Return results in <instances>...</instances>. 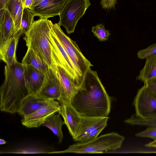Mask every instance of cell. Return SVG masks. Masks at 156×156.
I'll list each match as a JSON object with an SVG mask.
<instances>
[{
    "instance_id": "cell-1",
    "label": "cell",
    "mask_w": 156,
    "mask_h": 156,
    "mask_svg": "<svg viewBox=\"0 0 156 156\" xmlns=\"http://www.w3.org/2000/svg\"><path fill=\"white\" fill-rule=\"evenodd\" d=\"M70 103L81 116L108 117L111 98L96 71L89 69L81 84L76 89Z\"/></svg>"
},
{
    "instance_id": "cell-2",
    "label": "cell",
    "mask_w": 156,
    "mask_h": 156,
    "mask_svg": "<svg viewBox=\"0 0 156 156\" xmlns=\"http://www.w3.org/2000/svg\"><path fill=\"white\" fill-rule=\"evenodd\" d=\"M5 80L0 88V110L14 113L18 111L23 99L29 94L24 76V65L18 61L6 65Z\"/></svg>"
},
{
    "instance_id": "cell-3",
    "label": "cell",
    "mask_w": 156,
    "mask_h": 156,
    "mask_svg": "<svg viewBox=\"0 0 156 156\" xmlns=\"http://www.w3.org/2000/svg\"><path fill=\"white\" fill-rule=\"evenodd\" d=\"M53 23L47 18H40L34 22L23 39L28 49L34 51L47 65L57 72L51 57L50 32Z\"/></svg>"
},
{
    "instance_id": "cell-4",
    "label": "cell",
    "mask_w": 156,
    "mask_h": 156,
    "mask_svg": "<svg viewBox=\"0 0 156 156\" xmlns=\"http://www.w3.org/2000/svg\"><path fill=\"white\" fill-rule=\"evenodd\" d=\"M124 139L123 136L112 132L101 135L90 142L78 143L70 146L64 150L50 153H103L104 151H115L120 148Z\"/></svg>"
},
{
    "instance_id": "cell-5",
    "label": "cell",
    "mask_w": 156,
    "mask_h": 156,
    "mask_svg": "<svg viewBox=\"0 0 156 156\" xmlns=\"http://www.w3.org/2000/svg\"><path fill=\"white\" fill-rule=\"evenodd\" d=\"M58 23L52 25V30L83 80L86 73L93 66L83 54L75 41L67 36Z\"/></svg>"
},
{
    "instance_id": "cell-6",
    "label": "cell",
    "mask_w": 156,
    "mask_h": 156,
    "mask_svg": "<svg viewBox=\"0 0 156 156\" xmlns=\"http://www.w3.org/2000/svg\"><path fill=\"white\" fill-rule=\"evenodd\" d=\"M91 5L90 0H68L59 15L58 22L68 34L74 32L78 21Z\"/></svg>"
},
{
    "instance_id": "cell-7",
    "label": "cell",
    "mask_w": 156,
    "mask_h": 156,
    "mask_svg": "<svg viewBox=\"0 0 156 156\" xmlns=\"http://www.w3.org/2000/svg\"><path fill=\"white\" fill-rule=\"evenodd\" d=\"M51 57L54 65L62 67L73 80L76 88L83 80L62 46L51 29L50 35Z\"/></svg>"
},
{
    "instance_id": "cell-8",
    "label": "cell",
    "mask_w": 156,
    "mask_h": 156,
    "mask_svg": "<svg viewBox=\"0 0 156 156\" xmlns=\"http://www.w3.org/2000/svg\"><path fill=\"white\" fill-rule=\"evenodd\" d=\"M133 104L136 117L144 119L156 117V99L145 84L138 90Z\"/></svg>"
},
{
    "instance_id": "cell-9",
    "label": "cell",
    "mask_w": 156,
    "mask_h": 156,
    "mask_svg": "<svg viewBox=\"0 0 156 156\" xmlns=\"http://www.w3.org/2000/svg\"><path fill=\"white\" fill-rule=\"evenodd\" d=\"M61 92V85L58 72L48 68L45 73L44 81L37 95L48 100L58 101Z\"/></svg>"
},
{
    "instance_id": "cell-10",
    "label": "cell",
    "mask_w": 156,
    "mask_h": 156,
    "mask_svg": "<svg viewBox=\"0 0 156 156\" xmlns=\"http://www.w3.org/2000/svg\"><path fill=\"white\" fill-rule=\"evenodd\" d=\"M68 0H34L30 9L35 16L48 18L59 15Z\"/></svg>"
},
{
    "instance_id": "cell-11",
    "label": "cell",
    "mask_w": 156,
    "mask_h": 156,
    "mask_svg": "<svg viewBox=\"0 0 156 156\" xmlns=\"http://www.w3.org/2000/svg\"><path fill=\"white\" fill-rule=\"evenodd\" d=\"M60 107L58 102L53 101L34 113L23 118L22 124L28 128L39 127L48 117L58 112Z\"/></svg>"
},
{
    "instance_id": "cell-12",
    "label": "cell",
    "mask_w": 156,
    "mask_h": 156,
    "mask_svg": "<svg viewBox=\"0 0 156 156\" xmlns=\"http://www.w3.org/2000/svg\"><path fill=\"white\" fill-rule=\"evenodd\" d=\"M58 112L63 117L69 132L73 139L78 130L81 115L71 103L61 104Z\"/></svg>"
},
{
    "instance_id": "cell-13",
    "label": "cell",
    "mask_w": 156,
    "mask_h": 156,
    "mask_svg": "<svg viewBox=\"0 0 156 156\" xmlns=\"http://www.w3.org/2000/svg\"><path fill=\"white\" fill-rule=\"evenodd\" d=\"M24 76L29 94L37 95L44 81L45 73L32 66L24 65Z\"/></svg>"
},
{
    "instance_id": "cell-14",
    "label": "cell",
    "mask_w": 156,
    "mask_h": 156,
    "mask_svg": "<svg viewBox=\"0 0 156 156\" xmlns=\"http://www.w3.org/2000/svg\"><path fill=\"white\" fill-rule=\"evenodd\" d=\"M61 85V95L58 100L61 104L70 103L76 87L70 76L61 66H56Z\"/></svg>"
},
{
    "instance_id": "cell-15",
    "label": "cell",
    "mask_w": 156,
    "mask_h": 156,
    "mask_svg": "<svg viewBox=\"0 0 156 156\" xmlns=\"http://www.w3.org/2000/svg\"><path fill=\"white\" fill-rule=\"evenodd\" d=\"M53 101L40 97L37 95L29 94L22 100L17 112L23 118L31 114Z\"/></svg>"
},
{
    "instance_id": "cell-16",
    "label": "cell",
    "mask_w": 156,
    "mask_h": 156,
    "mask_svg": "<svg viewBox=\"0 0 156 156\" xmlns=\"http://www.w3.org/2000/svg\"><path fill=\"white\" fill-rule=\"evenodd\" d=\"M109 117H90L81 116L79 127L75 137L73 139L80 142L81 139L89 132L107 122Z\"/></svg>"
},
{
    "instance_id": "cell-17",
    "label": "cell",
    "mask_w": 156,
    "mask_h": 156,
    "mask_svg": "<svg viewBox=\"0 0 156 156\" xmlns=\"http://www.w3.org/2000/svg\"><path fill=\"white\" fill-rule=\"evenodd\" d=\"M19 39L13 37L0 44V58L7 65H12L17 62L16 52Z\"/></svg>"
},
{
    "instance_id": "cell-18",
    "label": "cell",
    "mask_w": 156,
    "mask_h": 156,
    "mask_svg": "<svg viewBox=\"0 0 156 156\" xmlns=\"http://www.w3.org/2000/svg\"><path fill=\"white\" fill-rule=\"evenodd\" d=\"M13 21L16 33L14 37L20 38L21 34V21L23 7L22 0H9L5 7Z\"/></svg>"
},
{
    "instance_id": "cell-19",
    "label": "cell",
    "mask_w": 156,
    "mask_h": 156,
    "mask_svg": "<svg viewBox=\"0 0 156 156\" xmlns=\"http://www.w3.org/2000/svg\"><path fill=\"white\" fill-rule=\"evenodd\" d=\"M0 44L14 37L16 33L13 21L6 8L3 18L0 19Z\"/></svg>"
},
{
    "instance_id": "cell-20",
    "label": "cell",
    "mask_w": 156,
    "mask_h": 156,
    "mask_svg": "<svg viewBox=\"0 0 156 156\" xmlns=\"http://www.w3.org/2000/svg\"><path fill=\"white\" fill-rule=\"evenodd\" d=\"M55 113L53 114L48 117L42 125L50 129L57 136L58 142L61 143L63 138L62 128V125L65 123L64 121L62 120L60 114Z\"/></svg>"
},
{
    "instance_id": "cell-21",
    "label": "cell",
    "mask_w": 156,
    "mask_h": 156,
    "mask_svg": "<svg viewBox=\"0 0 156 156\" xmlns=\"http://www.w3.org/2000/svg\"><path fill=\"white\" fill-rule=\"evenodd\" d=\"M156 77V55L146 59L143 68L140 71L136 80L144 82Z\"/></svg>"
},
{
    "instance_id": "cell-22",
    "label": "cell",
    "mask_w": 156,
    "mask_h": 156,
    "mask_svg": "<svg viewBox=\"0 0 156 156\" xmlns=\"http://www.w3.org/2000/svg\"><path fill=\"white\" fill-rule=\"evenodd\" d=\"M22 63L24 65L32 66L44 73L48 69L46 63L30 49H28L22 59Z\"/></svg>"
},
{
    "instance_id": "cell-23",
    "label": "cell",
    "mask_w": 156,
    "mask_h": 156,
    "mask_svg": "<svg viewBox=\"0 0 156 156\" xmlns=\"http://www.w3.org/2000/svg\"><path fill=\"white\" fill-rule=\"evenodd\" d=\"M34 16L29 9L23 8L21 21V35L25 34L30 29L34 21Z\"/></svg>"
},
{
    "instance_id": "cell-24",
    "label": "cell",
    "mask_w": 156,
    "mask_h": 156,
    "mask_svg": "<svg viewBox=\"0 0 156 156\" xmlns=\"http://www.w3.org/2000/svg\"><path fill=\"white\" fill-rule=\"evenodd\" d=\"M124 122L131 125L156 126V117L149 119H144L136 117L135 115L125 119Z\"/></svg>"
},
{
    "instance_id": "cell-25",
    "label": "cell",
    "mask_w": 156,
    "mask_h": 156,
    "mask_svg": "<svg viewBox=\"0 0 156 156\" xmlns=\"http://www.w3.org/2000/svg\"><path fill=\"white\" fill-rule=\"evenodd\" d=\"M91 31L94 35L100 41L107 40L110 35L109 31L106 30L104 26L101 23L98 24L93 27Z\"/></svg>"
},
{
    "instance_id": "cell-26",
    "label": "cell",
    "mask_w": 156,
    "mask_h": 156,
    "mask_svg": "<svg viewBox=\"0 0 156 156\" xmlns=\"http://www.w3.org/2000/svg\"><path fill=\"white\" fill-rule=\"evenodd\" d=\"M107 122L103 123L84 136L81 139L80 142L85 143L94 140L106 126Z\"/></svg>"
},
{
    "instance_id": "cell-27",
    "label": "cell",
    "mask_w": 156,
    "mask_h": 156,
    "mask_svg": "<svg viewBox=\"0 0 156 156\" xmlns=\"http://www.w3.org/2000/svg\"><path fill=\"white\" fill-rule=\"evenodd\" d=\"M137 54V57L141 59H146L156 55V43L149 46L146 48L139 50Z\"/></svg>"
},
{
    "instance_id": "cell-28",
    "label": "cell",
    "mask_w": 156,
    "mask_h": 156,
    "mask_svg": "<svg viewBox=\"0 0 156 156\" xmlns=\"http://www.w3.org/2000/svg\"><path fill=\"white\" fill-rule=\"evenodd\" d=\"M137 137L149 138L156 140V126H149L144 131L135 134Z\"/></svg>"
},
{
    "instance_id": "cell-29",
    "label": "cell",
    "mask_w": 156,
    "mask_h": 156,
    "mask_svg": "<svg viewBox=\"0 0 156 156\" xmlns=\"http://www.w3.org/2000/svg\"><path fill=\"white\" fill-rule=\"evenodd\" d=\"M156 99V77L144 82Z\"/></svg>"
},
{
    "instance_id": "cell-30",
    "label": "cell",
    "mask_w": 156,
    "mask_h": 156,
    "mask_svg": "<svg viewBox=\"0 0 156 156\" xmlns=\"http://www.w3.org/2000/svg\"><path fill=\"white\" fill-rule=\"evenodd\" d=\"M117 0H101V4L103 9H110L115 7Z\"/></svg>"
},
{
    "instance_id": "cell-31",
    "label": "cell",
    "mask_w": 156,
    "mask_h": 156,
    "mask_svg": "<svg viewBox=\"0 0 156 156\" xmlns=\"http://www.w3.org/2000/svg\"><path fill=\"white\" fill-rule=\"evenodd\" d=\"M23 8L30 9L33 4L34 0H22Z\"/></svg>"
},
{
    "instance_id": "cell-32",
    "label": "cell",
    "mask_w": 156,
    "mask_h": 156,
    "mask_svg": "<svg viewBox=\"0 0 156 156\" xmlns=\"http://www.w3.org/2000/svg\"><path fill=\"white\" fill-rule=\"evenodd\" d=\"M9 0H0V9L5 8L6 4Z\"/></svg>"
},
{
    "instance_id": "cell-33",
    "label": "cell",
    "mask_w": 156,
    "mask_h": 156,
    "mask_svg": "<svg viewBox=\"0 0 156 156\" xmlns=\"http://www.w3.org/2000/svg\"><path fill=\"white\" fill-rule=\"evenodd\" d=\"M145 146L147 147H156V140L150 142L146 144Z\"/></svg>"
},
{
    "instance_id": "cell-34",
    "label": "cell",
    "mask_w": 156,
    "mask_h": 156,
    "mask_svg": "<svg viewBox=\"0 0 156 156\" xmlns=\"http://www.w3.org/2000/svg\"><path fill=\"white\" fill-rule=\"evenodd\" d=\"M6 143V141L3 139H1L0 140V144H4Z\"/></svg>"
}]
</instances>
